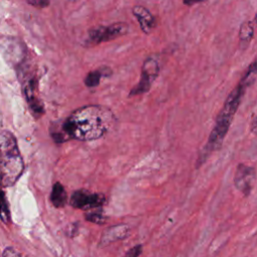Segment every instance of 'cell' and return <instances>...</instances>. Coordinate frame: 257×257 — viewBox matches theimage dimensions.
Listing matches in <instances>:
<instances>
[{
	"mask_svg": "<svg viewBox=\"0 0 257 257\" xmlns=\"http://www.w3.org/2000/svg\"><path fill=\"white\" fill-rule=\"evenodd\" d=\"M85 217H86L87 221H90V222L96 223V224H104L106 221L104 216L100 212H97L96 209H94V212L86 214Z\"/></svg>",
	"mask_w": 257,
	"mask_h": 257,
	"instance_id": "2e32d148",
	"label": "cell"
},
{
	"mask_svg": "<svg viewBox=\"0 0 257 257\" xmlns=\"http://www.w3.org/2000/svg\"><path fill=\"white\" fill-rule=\"evenodd\" d=\"M114 115L107 107L89 104L73 110L60 124L50 127V136L56 144L69 140L93 141L102 137L112 125Z\"/></svg>",
	"mask_w": 257,
	"mask_h": 257,
	"instance_id": "6da1fadb",
	"label": "cell"
},
{
	"mask_svg": "<svg viewBox=\"0 0 257 257\" xmlns=\"http://www.w3.org/2000/svg\"><path fill=\"white\" fill-rule=\"evenodd\" d=\"M160 72V63L159 61L151 56L148 57L142 66V73H141V78L140 81L138 82L137 85H135L131 92L130 95H140L143 94L147 91L150 90L152 84L154 83L155 79L157 78V76L159 75Z\"/></svg>",
	"mask_w": 257,
	"mask_h": 257,
	"instance_id": "5b68a950",
	"label": "cell"
},
{
	"mask_svg": "<svg viewBox=\"0 0 257 257\" xmlns=\"http://www.w3.org/2000/svg\"><path fill=\"white\" fill-rule=\"evenodd\" d=\"M69 203L75 209H100L101 206L105 203V196L100 193H93L87 190L80 189L72 193Z\"/></svg>",
	"mask_w": 257,
	"mask_h": 257,
	"instance_id": "8992f818",
	"label": "cell"
},
{
	"mask_svg": "<svg viewBox=\"0 0 257 257\" xmlns=\"http://www.w3.org/2000/svg\"><path fill=\"white\" fill-rule=\"evenodd\" d=\"M254 35V27L251 21H245L241 24L240 26V31H239V39L241 45L247 46L251 39L253 38Z\"/></svg>",
	"mask_w": 257,
	"mask_h": 257,
	"instance_id": "5bb4252c",
	"label": "cell"
},
{
	"mask_svg": "<svg viewBox=\"0 0 257 257\" xmlns=\"http://www.w3.org/2000/svg\"><path fill=\"white\" fill-rule=\"evenodd\" d=\"M23 91L25 98L36 117H39L44 112L42 101L37 95V78L34 75H29L23 80Z\"/></svg>",
	"mask_w": 257,
	"mask_h": 257,
	"instance_id": "ba28073f",
	"label": "cell"
},
{
	"mask_svg": "<svg viewBox=\"0 0 257 257\" xmlns=\"http://www.w3.org/2000/svg\"><path fill=\"white\" fill-rule=\"evenodd\" d=\"M50 201L55 208H63L67 203V193L61 183L56 182L50 194Z\"/></svg>",
	"mask_w": 257,
	"mask_h": 257,
	"instance_id": "7c38bea8",
	"label": "cell"
},
{
	"mask_svg": "<svg viewBox=\"0 0 257 257\" xmlns=\"http://www.w3.org/2000/svg\"><path fill=\"white\" fill-rule=\"evenodd\" d=\"M111 74V70L109 67L107 66H102V67H99L98 69H95V70H92V71H89L85 78H84V84L89 87V88H92V87H95L99 84V81H100V78L102 76H108Z\"/></svg>",
	"mask_w": 257,
	"mask_h": 257,
	"instance_id": "4fadbf2b",
	"label": "cell"
},
{
	"mask_svg": "<svg viewBox=\"0 0 257 257\" xmlns=\"http://www.w3.org/2000/svg\"><path fill=\"white\" fill-rule=\"evenodd\" d=\"M255 176V169L253 167L239 164L236 170L234 184L243 195L248 196L254 187Z\"/></svg>",
	"mask_w": 257,
	"mask_h": 257,
	"instance_id": "9c48e42d",
	"label": "cell"
},
{
	"mask_svg": "<svg viewBox=\"0 0 257 257\" xmlns=\"http://www.w3.org/2000/svg\"><path fill=\"white\" fill-rule=\"evenodd\" d=\"M128 231L130 228L126 225H115L109 227L105 231H103V234L101 236V243L103 245H106L110 242L121 240L127 236Z\"/></svg>",
	"mask_w": 257,
	"mask_h": 257,
	"instance_id": "8fae6325",
	"label": "cell"
},
{
	"mask_svg": "<svg viewBox=\"0 0 257 257\" xmlns=\"http://www.w3.org/2000/svg\"><path fill=\"white\" fill-rule=\"evenodd\" d=\"M142 252H143V246H142V245H136V246H134L132 249H130V250L125 253V256L137 257V256L141 255Z\"/></svg>",
	"mask_w": 257,
	"mask_h": 257,
	"instance_id": "ac0fdd59",
	"label": "cell"
},
{
	"mask_svg": "<svg viewBox=\"0 0 257 257\" xmlns=\"http://www.w3.org/2000/svg\"><path fill=\"white\" fill-rule=\"evenodd\" d=\"M10 255H19V253L15 252L12 248H7V249L3 252V256H10Z\"/></svg>",
	"mask_w": 257,
	"mask_h": 257,
	"instance_id": "d6986e66",
	"label": "cell"
},
{
	"mask_svg": "<svg viewBox=\"0 0 257 257\" xmlns=\"http://www.w3.org/2000/svg\"><path fill=\"white\" fill-rule=\"evenodd\" d=\"M0 51L7 62L14 67H20L25 59V46L17 39L3 37L0 39Z\"/></svg>",
	"mask_w": 257,
	"mask_h": 257,
	"instance_id": "52a82bcc",
	"label": "cell"
},
{
	"mask_svg": "<svg viewBox=\"0 0 257 257\" xmlns=\"http://www.w3.org/2000/svg\"><path fill=\"white\" fill-rule=\"evenodd\" d=\"M0 219L2 222L8 224L10 222V211L7 202L6 195L3 191H0Z\"/></svg>",
	"mask_w": 257,
	"mask_h": 257,
	"instance_id": "9a60e30c",
	"label": "cell"
},
{
	"mask_svg": "<svg viewBox=\"0 0 257 257\" xmlns=\"http://www.w3.org/2000/svg\"><path fill=\"white\" fill-rule=\"evenodd\" d=\"M26 2L38 9H42V8H46L49 6L50 4V0H26Z\"/></svg>",
	"mask_w": 257,
	"mask_h": 257,
	"instance_id": "e0dca14e",
	"label": "cell"
},
{
	"mask_svg": "<svg viewBox=\"0 0 257 257\" xmlns=\"http://www.w3.org/2000/svg\"><path fill=\"white\" fill-rule=\"evenodd\" d=\"M256 79V61L254 60L248 67L246 73L238 83V85L228 95L222 109L220 110L215 125L209 136L206 146L200 153L198 158V166L203 165L211 154L220 149L223 141L233 121L234 115L240 105L242 97L247 87L251 86Z\"/></svg>",
	"mask_w": 257,
	"mask_h": 257,
	"instance_id": "7a4b0ae2",
	"label": "cell"
},
{
	"mask_svg": "<svg viewBox=\"0 0 257 257\" xmlns=\"http://www.w3.org/2000/svg\"><path fill=\"white\" fill-rule=\"evenodd\" d=\"M133 14L139 21L141 29L144 33L149 34L156 26V19L149 9L142 5H136L133 8Z\"/></svg>",
	"mask_w": 257,
	"mask_h": 257,
	"instance_id": "30bf717a",
	"label": "cell"
},
{
	"mask_svg": "<svg viewBox=\"0 0 257 257\" xmlns=\"http://www.w3.org/2000/svg\"><path fill=\"white\" fill-rule=\"evenodd\" d=\"M24 171V162L17 141L8 131L0 133V184L13 186Z\"/></svg>",
	"mask_w": 257,
	"mask_h": 257,
	"instance_id": "3957f363",
	"label": "cell"
},
{
	"mask_svg": "<svg viewBox=\"0 0 257 257\" xmlns=\"http://www.w3.org/2000/svg\"><path fill=\"white\" fill-rule=\"evenodd\" d=\"M128 25L125 22H116L107 26H96L88 30V36L85 40L86 46L98 45L102 42L113 40L119 36L126 34Z\"/></svg>",
	"mask_w": 257,
	"mask_h": 257,
	"instance_id": "277c9868",
	"label": "cell"
}]
</instances>
